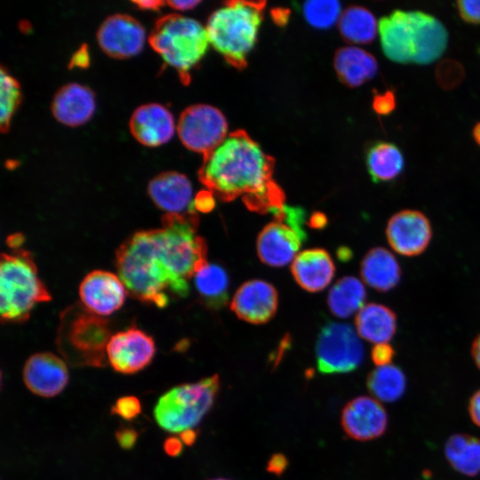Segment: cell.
I'll return each mask as SVG.
<instances>
[{
  "label": "cell",
  "mask_w": 480,
  "mask_h": 480,
  "mask_svg": "<svg viewBox=\"0 0 480 480\" xmlns=\"http://www.w3.org/2000/svg\"><path fill=\"white\" fill-rule=\"evenodd\" d=\"M273 159L245 132H233L204 156L200 181L224 202L243 196L249 210L266 213L284 204L273 180Z\"/></svg>",
  "instance_id": "6da1fadb"
},
{
  "label": "cell",
  "mask_w": 480,
  "mask_h": 480,
  "mask_svg": "<svg viewBox=\"0 0 480 480\" xmlns=\"http://www.w3.org/2000/svg\"><path fill=\"white\" fill-rule=\"evenodd\" d=\"M385 56L400 64L428 65L443 55L448 31L435 16L418 10H395L379 21Z\"/></svg>",
  "instance_id": "7a4b0ae2"
},
{
  "label": "cell",
  "mask_w": 480,
  "mask_h": 480,
  "mask_svg": "<svg viewBox=\"0 0 480 480\" xmlns=\"http://www.w3.org/2000/svg\"><path fill=\"white\" fill-rule=\"evenodd\" d=\"M197 212L165 213L162 228L156 229L159 260L169 277L171 292L184 297L189 291L188 280L207 262V244L196 235Z\"/></svg>",
  "instance_id": "3957f363"
},
{
  "label": "cell",
  "mask_w": 480,
  "mask_h": 480,
  "mask_svg": "<svg viewBox=\"0 0 480 480\" xmlns=\"http://www.w3.org/2000/svg\"><path fill=\"white\" fill-rule=\"evenodd\" d=\"M116 267L132 296L159 308L167 306L171 283L158 257L155 229L128 237L116 252Z\"/></svg>",
  "instance_id": "277c9868"
},
{
  "label": "cell",
  "mask_w": 480,
  "mask_h": 480,
  "mask_svg": "<svg viewBox=\"0 0 480 480\" xmlns=\"http://www.w3.org/2000/svg\"><path fill=\"white\" fill-rule=\"evenodd\" d=\"M265 2L229 1L216 10L205 27L210 44L236 68L246 65L262 21Z\"/></svg>",
  "instance_id": "5b68a950"
},
{
  "label": "cell",
  "mask_w": 480,
  "mask_h": 480,
  "mask_svg": "<svg viewBox=\"0 0 480 480\" xmlns=\"http://www.w3.org/2000/svg\"><path fill=\"white\" fill-rule=\"evenodd\" d=\"M51 300L31 254L24 249L3 253L0 261V313L3 321L23 322L34 306Z\"/></svg>",
  "instance_id": "8992f818"
},
{
  "label": "cell",
  "mask_w": 480,
  "mask_h": 480,
  "mask_svg": "<svg viewBox=\"0 0 480 480\" xmlns=\"http://www.w3.org/2000/svg\"><path fill=\"white\" fill-rule=\"evenodd\" d=\"M148 42L165 63L178 71L185 84L189 83V71L202 60L210 44L206 28L180 14L157 20Z\"/></svg>",
  "instance_id": "52a82bcc"
},
{
  "label": "cell",
  "mask_w": 480,
  "mask_h": 480,
  "mask_svg": "<svg viewBox=\"0 0 480 480\" xmlns=\"http://www.w3.org/2000/svg\"><path fill=\"white\" fill-rule=\"evenodd\" d=\"M110 337L105 319L87 309L72 308L61 321L58 346L73 366L102 367Z\"/></svg>",
  "instance_id": "ba28073f"
},
{
  "label": "cell",
  "mask_w": 480,
  "mask_h": 480,
  "mask_svg": "<svg viewBox=\"0 0 480 480\" xmlns=\"http://www.w3.org/2000/svg\"><path fill=\"white\" fill-rule=\"evenodd\" d=\"M219 390L217 374L176 386L158 399L154 408L155 420L160 428L172 433L193 428L212 408Z\"/></svg>",
  "instance_id": "9c48e42d"
},
{
  "label": "cell",
  "mask_w": 480,
  "mask_h": 480,
  "mask_svg": "<svg viewBox=\"0 0 480 480\" xmlns=\"http://www.w3.org/2000/svg\"><path fill=\"white\" fill-rule=\"evenodd\" d=\"M274 220L257 237L260 260L271 267H283L295 259L307 237L303 228L306 212L300 207L283 206L272 210Z\"/></svg>",
  "instance_id": "30bf717a"
},
{
  "label": "cell",
  "mask_w": 480,
  "mask_h": 480,
  "mask_svg": "<svg viewBox=\"0 0 480 480\" xmlns=\"http://www.w3.org/2000/svg\"><path fill=\"white\" fill-rule=\"evenodd\" d=\"M359 335L348 324L330 322L320 331L316 343V365L324 374L356 370L364 358Z\"/></svg>",
  "instance_id": "8fae6325"
},
{
  "label": "cell",
  "mask_w": 480,
  "mask_h": 480,
  "mask_svg": "<svg viewBox=\"0 0 480 480\" xmlns=\"http://www.w3.org/2000/svg\"><path fill=\"white\" fill-rule=\"evenodd\" d=\"M177 132L187 148L205 156L228 136V124L218 108L197 104L187 108L181 113Z\"/></svg>",
  "instance_id": "7c38bea8"
},
{
  "label": "cell",
  "mask_w": 480,
  "mask_h": 480,
  "mask_svg": "<svg viewBox=\"0 0 480 480\" xmlns=\"http://www.w3.org/2000/svg\"><path fill=\"white\" fill-rule=\"evenodd\" d=\"M155 353L153 338L136 327L111 335L107 345L108 363L116 372L123 374H132L144 369Z\"/></svg>",
  "instance_id": "4fadbf2b"
},
{
  "label": "cell",
  "mask_w": 480,
  "mask_h": 480,
  "mask_svg": "<svg viewBox=\"0 0 480 480\" xmlns=\"http://www.w3.org/2000/svg\"><path fill=\"white\" fill-rule=\"evenodd\" d=\"M428 218L417 210H402L390 217L386 227L389 246L398 254L414 257L421 254L432 238Z\"/></svg>",
  "instance_id": "5bb4252c"
},
{
  "label": "cell",
  "mask_w": 480,
  "mask_h": 480,
  "mask_svg": "<svg viewBox=\"0 0 480 480\" xmlns=\"http://www.w3.org/2000/svg\"><path fill=\"white\" fill-rule=\"evenodd\" d=\"M145 38L143 26L127 14L108 17L97 31L100 47L107 55L115 59H127L140 53Z\"/></svg>",
  "instance_id": "9a60e30c"
},
{
  "label": "cell",
  "mask_w": 480,
  "mask_h": 480,
  "mask_svg": "<svg viewBox=\"0 0 480 480\" xmlns=\"http://www.w3.org/2000/svg\"><path fill=\"white\" fill-rule=\"evenodd\" d=\"M386 409L377 399L360 396L343 408L341 426L347 436L357 441H370L383 436L388 428Z\"/></svg>",
  "instance_id": "2e32d148"
},
{
  "label": "cell",
  "mask_w": 480,
  "mask_h": 480,
  "mask_svg": "<svg viewBox=\"0 0 480 480\" xmlns=\"http://www.w3.org/2000/svg\"><path fill=\"white\" fill-rule=\"evenodd\" d=\"M126 290L118 276L108 271L94 270L81 282L79 297L85 309L102 317L123 306Z\"/></svg>",
  "instance_id": "e0dca14e"
},
{
  "label": "cell",
  "mask_w": 480,
  "mask_h": 480,
  "mask_svg": "<svg viewBox=\"0 0 480 480\" xmlns=\"http://www.w3.org/2000/svg\"><path fill=\"white\" fill-rule=\"evenodd\" d=\"M278 294L269 283L253 279L244 283L235 293L231 310L238 318L254 324H265L276 315Z\"/></svg>",
  "instance_id": "ac0fdd59"
},
{
  "label": "cell",
  "mask_w": 480,
  "mask_h": 480,
  "mask_svg": "<svg viewBox=\"0 0 480 480\" xmlns=\"http://www.w3.org/2000/svg\"><path fill=\"white\" fill-rule=\"evenodd\" d=\"M22 375L28 389L42 397L59 395L68 381L66 364L50 352L36 353L28 357Z\"/></svg>",
  "instance_id": "d6986e66"
},
{
  "label": "cell",
  "mask_w": 480,
  "mask_h": 480,
  "mask_svg": "<svg viewBox=\"0 0 480 480\" xmlns=\"http://www.w3.org/2000/svg\"><path fill=\"white\" fill-rule=\"evenodd\" d=\"M148 193L154 204L165 213L196 212L191 183L182 173H159L149 181Z\"/></svg>",
  "instance_id": "ffe728a7"
},
{
  "label": "cell",
  "mask_w": 480,
  "mask_h": 480,
  "mask_svg": "<svg viewBox=\"0 0 480 480\" xmlns=\"http://www.w3.org/2000/svg\"><path fill=\"white\" fill-rule=\"evenodd\" d=\"M129 127L136 140L147 147H156L168 142L175 131L172 114L157 103L137 108L130 118Z\"/></svg>",
  "instance_id": "44dd1931"
},
{
  "label": "cell",
  "mask_w": 480,
  "mask_h": 480,
  "mask_svg": "<svg viewBox=\"0 0 480 480\" xmlns=\"http://www.w3.org/2000/svg\"><path fill=\"white\" fill-rule=\"evenodd\" d=\"M93 92L79 84H68L54 95L51 110L53 116L68 126H78L86 123L95 111Z\"/></svg>",
  "instance_id": "7402d4cb"
},
{
  "label": "cell",
  "mask_w": 480,
  "mask_h": 480,
  "mask_svg": "<svg viewBox=\"0 0 480 480\" xmlns=\"http://www.w3.org/2000/svg\"><path fill=\"white\" fill-rule=\"evenodd\" d=\"M291 270L302 289L316 292L331 283L335 274V266L325 250L314 248L298 253L292 260Z\"/></svg>",
  "instance_id": "603a6c76"
},
{
  "label": "cell",
  "mask_w": 480,
  "mask_h": 480,
  "mask_svg": "<svg viewBox=\"0 0 480 480\" xmlns=\"http://www.w3.org/2000/svg\"><path fill=\"white\" fill-rule=\"evenodd\" d=\"M360 274L365 284L378 292H388L398 285L402 277L400 264L386 248L374 247L364 256Z\"/></svg>",
  "instance_id": "cb8c5ba5"
},
{
  "label": "cell",
  "mask_w": 480,
  "mask_h": 480,
  "mask_svg": "<svg viewBox=\"0 0 480 480\" xmlns=\"http://www.w3.org/2000/svg\"><path fill=\"white\" fill-rule=\"evenodd\" d=\"M334 68L344 84L357 87L372 79L379 66L372 54L358 46L349 45L336 52Z\"/></svg>",
  "instance_id": "d4e9b609"
},
{
  "label": "cell",
  "mask_w": 480,
  "mask_h": 480,
  "mask_svg": "<svg viewBox=\"0 0 480 480\" xmlns=\"http://www.w3.org/2000/svg\"><path fill=\"white\" fill-rule=\"evenodd\" d=\"M359 337L374 344L388 342L396 334L397 317L388 307L379 303L364 305L356 316Z\"/></svg>",
  "instance_id": "484cf974"
},
{
  "label": "cell",
  "mask_w": 480,
  "mask_h": 480,
  "mask_svg": "<svg viewBox=\"0 0 480 480\" xmlns=\"http://www.w3.org/2000/svg\"><path fill=\"white\" fill-rule=\"evenodd\" d=\"M444 453L458 473L466 476L480 474V438L470 434H453L446 440Z\"/></svg>",
  "instance_id": "4316f807"
},
{
  "label": "cell",
  "mask_w": 480,
  "mask_h": 480,
  "mask_svg": "<svg viewBox=\"0 0 480 480\" xmlns=\"http://www.w3.org/2000/svg\"><path fill=\"white\" fill-rule=\"evenodd\" d=\"M365 163L371 179L376 183L396 179L404 168L401 149L388 141L372 144L367 150Z\"/></svg>",
  "instance_id": "83f0119b"
},
{
  "label": "cell",
  "mask_w": 480,
  "mask_h": 480,
  "mask_svg": "<svg viewBox=\"0 0 480 480\" xmlns=\"http://www.w3.org/2000/svg\"><path fill=\"white\" fill-rule=\"evenodd\" d=\"M365 299L364 284L356 277L344 276L331 288L327 303L334 316L347 318L363 308Z\"/></svg>",
  "instance_id": "f1b7e54d"
},
{
  "label": "cell",
  "mask_w": 480,
  "mask_h": 480,
  "mask_svg": "<svg viewBox=\"0 0 480 480\" xmlns=\"http://www.w3.org/2000/svg\"><path fill=\"white\" fill-rule=\"evenodd\" d=\"M194 283L204 303L212 309L223 308L228 300V276L215 263H207L194 276Z\"/></svg>",
  "instance_id": "f546056e"
},
{
  "label": "cell",
  "mask_w": 480,
  "mask_h": 480,
  "mask_svg": "<svg viewBox=\"0 0 480 480\" xmlns=\"http://www.w3.org/2000/svg\"><path fill=\"white\" fill-rule=\"evenodd\" d=\"M341 36L354 44L372 43L379 32V22L373 13L363 6H350L341 14L339 20Z\"/></svg>",
  "instance_id": "4dcf8cb0"
},
{
  "label": "cell",
  "mask_w": 480,
  "mask_h": 480,
  "mask_svg": "<svg viewBox=\"0 0 480 480\" xmlns=\"http://www.w3.org/2000/svg\"><path fill=\"white\" fill-rule=\"evenodd\" d=\"M366 386L378 401L393 403L404 395L407 381L402 369L390 364L373 369L368 374Z\"/></svg>",
  "instance_id": "1f68e13d"
},
{
  "label": "cell",
  "mask_w": 480,
  "mask_h": 480,
  "mask_svg": "<svg viewBox=\"0 0 480 480\" xmlns=\"http://www.w3.org/2000/svg\"><path fill=\"white\" fill-rule=\"evenodd\" d=\"M301 9L306 21L319 29L332 27L343 12L340 3L336 0L307 1Z\"/></svg>",
  "instance_id": "d6a6232c"
},
{
  "label": "cell",
  "mask_w": 480,
  "mask_h": 480,
  "mask_svg": "<svg viewBox=\"0 0 480 480\" xmlns=\"http://www.w3.org/2000/svg\"><path fill=\"white\" fill-rule=\"evenodd\" d=\"M0 93H1V130L3 132L8 131L11 119L20 102V84L2 67L0 78Z\"/></svg>",
  "instance_id": "836d02e7"
},
{
  "label": "cell",
  "mask_w": 480,
  "mask_h": 480,
  "mask_svg": "<svg viewBox=\"0 0 480 480\" xmlns=\"http://www.w3.org/2000/svg\"><path fill=\"white\" fill-rule=\"evenodd\" d=\"M141 403L134 396L119 397L111 408V413L124 420H132L141 412Z\"/></svg>",
  "instance_id": "e575fe53"
},
{
  "label": "cell",
  "mask_w": 480,
  "mask_h": 480,
  "mask_svg": "<svg viewBox=\"0 0 480 480\" xmlns=\"http://www.w3.org/2000/svg\"><path fill=\"white\" fill-rule=\"evenodd\" d=\"M455 4L459 15L464 21L472 24H480L479 0H460Z\"/></svg>",
  "instance_id": "d590c367"
},
{
  "label": "cell",
  "mask_w": 480,
  "mask_h": 480,
  "mask_svg": "<svg viewBox=\"0 0 480 480\" xmlns=\"http://www.w3.org/2000/svg\"><path fill=\"white\" fill-rule=\"evenodd\" d=\"M396 106V96L391 90L377 93L373 98L372 108L379 115L387 116L391 114Z\"/></svg>",
  "instance_id": "8d00e7d4"
},
{
  "label": "cell",
  "mask_w": 480,
  "mask_h": 480,
  "mask_svg": "<svg viewBox=\"0 0 480 480\" xmlns=\"http://www.w3.org/2000/svg\"><path fill=\"white\" fill-rule=\"evenodd\" d=\"M394 356V348L388 342L375 344L371 352L372 360L377 367L390 364Z\"/></svg>",
  "instance_id": "74e56055"
},
{
  "label": "cell",
  "mask_w": 480,
  "mask_h": 480,
  "mask_svg": "<svg viewBox=\"0 0 480 480\" xmlns=\"http://www.w3.org/2000/svg\"><path fill=\"white\" fill-rule=\"evenodd\" d=\"M115 436L121 448L130 450L134 447L139 434L132 427L122 426L116 431Z\"/></svg>",
  "instance_id": "f35d334b"
},
{
  "label": "cell",
  "mask_w": 480,
  "mask_h": 480,
  "mask_svg": "<svg viewBox=\"0 0 480 480\" xmlns=\"http://www.w3.org/2000/svg\"><path fill=\"white\" fill-rule=\"evenodd\" d=\"M194 206L201 212H211L215 206V196L209 190H202L194 198Z\"/></svg>",
  "instance_id": "ab89813d"
},
{
  "label": "cell",
  "mask_w": 480,
  "mask_h": 480,
  "mask_svg": "<svg viewBox=\"0 0 480 480\" xmlns=\"http://www.w3.org/2000/svg\"><path fill=\"white\" fill-rule=\"evenodd\" d=\"M287 466V458L284 454L276 453L270 457L267 465V470L270 473L279 476L284 473Z\"/></svg>",
  "instance_id": "60d3db41"
},
{
  "label": "cell",
  "mask_w": 480,
  "mask_h": 480,
  "mask_svg": "<svg viewBox=\"0 0 480 480\" xmlns=\"http://www.w3.org/2000/svg\"><path fill=\"white\" fill-rule=\"evenodd\" d=\"M468 414L473 423L480 428V389L476 390L468 401Z\"/></svg>",
  "instance_id": "b9f144b4"
},
{
  "label": "cell",
  "mask_w": 480,
  "mask_h": 480,
  "mask_svg": "<svg viewBox=\"0 0 480 480\" xmlns=\"http://www.w3.org/2000/svg\"><path fill=\"white\" fill-rule=\"evenodd\" d=\"M90 63V55L86 44L82 45L71 57L70 68L77 67L84 68Z\"/></svg>",
  "instance_id": "7bdbcfd3"
},
{
  "label": "cell",
  "mask_w": 480,
  "mask_h": 480,
  "mask_svg": "<svg viewBox=\"0 0 480 480\" xmlns=\"http://www.w3.org/2000/svg\"><path fill=\"white\" fill-rule=\"evenodd\" d=\"M182 444L183 443L180 438L176 436H169L164 441V451L171 457H177L183 450Z\"/></svg>",
  "instance_id": "ee69618b"
},
{
  "label": "cell",
  "mask_w": 480,
  "mask_h": 480,
  "mask_svg": "<svg viewBox=\"0 0 480 480\" xmlns=\"http://www.w3.org/2000/svg\"><path fill=\"white\" fill-rule=\"evenodd\" d=\"M197 436L198 431L194 428H188L180 433V439L188 446L193 445L196 443Z\"/></svg>",
  "instance_id": "f6af8a7d"
},
{
  "label": "cell",
  "mask_w": 480,
  "mask_h": 480,
  "mask_svg": "<svg viewBox=\"0 0 480 480\" xmlns=\"http://www.w3.org/2000/svg\"><path fill=\"white\" fill-rule=\"evenodd\" d=\"M166 4L173 9L187 11L196 7L200 4V1H168Z\"/></svg>",
  "instance_id": "bcb514c9"
},
{
  "label": "cell",
  "mask_w": 480,
  "mask_h": 480,
  "mask_svg": "<svg viewBox=\"0 0 480 480\" xmlns=\"http://www.w3.org/2000/svg\"><path fill=\"white\" fill-rule=\"evenodd\" d=\"M470 352L476 367L480 370V334L474 339Z\"/></svg>",
  "instance_id": "7dc6e473"
},
{
  "label": "cell",
  "mask_w": 480,
  "mask_h": 480,
  "mask_svg": "<svg viewBox=\"0 0 480 480\" xmlns=\"http://www.w3.org/2000/svg\"><path fill=\"white\" fill-rule=\"evenodd\" d=\"M134 4H136L139 8L145 9V10H158L162 5L164 4L163 1H133Z\"/></svg>",
  "instance_id": "c3c4849f"
},
{
  "label": "cell",
  "mask_w": 480,
  "mask_h": 480,
  "mask_svg": "<svg viewBox=\"0 0 480 480\" xmlns=\"http://www.w3.org/2000/svg\"><path fill=\"white\" fill-rule=\"evenodd\" d=\"M325 224L326 217L321 212L314 213L308 220V225L311 228H323Z\"/></svg>",
  "instance_id": "681fc988"
},
{
  "label": "cell",
  "mask_w": 480,
  "mask_h": 480,
  "mask_svg": "<svg viewBox=\"0 0 480 480\" xmlns=\"http://www.w3.org/2000/svg\"><path fill=\"white\" fill-rule=\"evenodd\" d=\"M472 135L476 144L480 146V122L474 126Z\"/></svg>",
  "instance_id": "f907efd6"
},
{
  "label": "cell",
  "mask_w": 480,
  "mask_h": 480,
  "mask_svg": "<svg viewBox=\"0 0 480 480\" xmlns=\"http://www.w3.org/2000/svg\"><path fill=\"white\" fill-rule=\"evenodd\" d=\"M210 480H229V479H226V478H214V479H210Z\"/></svg>",
  "instance_id": "816d5d0a"
}]
</instances>
